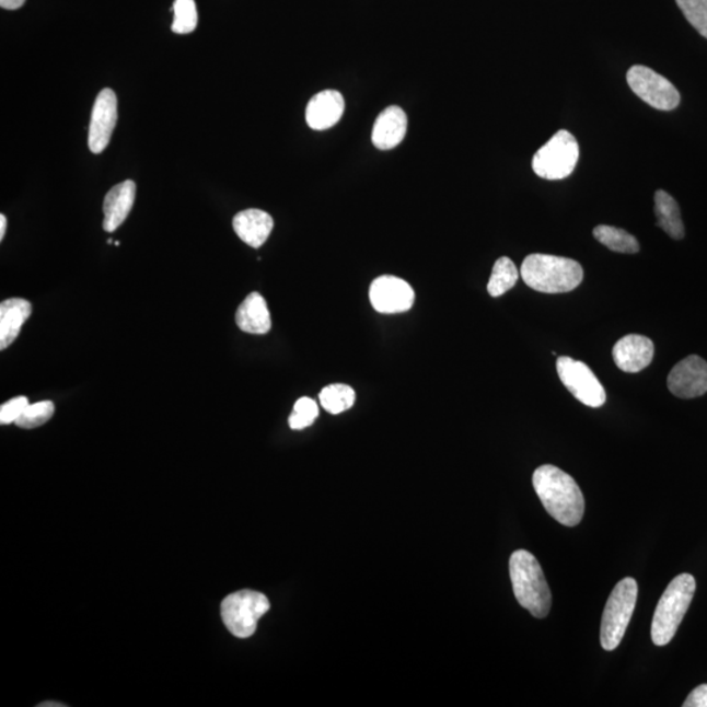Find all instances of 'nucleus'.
Here are the masks:
<instances>
[{
  "label": "nucleus",
  "mask_w": 707,
  "mask_h": 707,
  "mask_svg": "<svg viewBox=\"0 0 707 707\" xmlns=\"http://www.w3.org/2000/svg\"><path fill=\"white\" fill-rule=\"evenodd\" d=\"M532 482L545 510L558 523L576 526L582 522L584 497L576 479L555 465H543L533 473Z\"/></svg>",
  "instance_id": "obj_1"
},
{
  "label": "nucleus",
  "mask_w": 707,
  "mask_h": 707,
  "mask_svg": "<svg viewBox=\"0 0 707 707\" xmlns=\"http://www.w3.org/2000/svg\"><path fill=\"white\" fill-rule=\"evenodd\" d=\"M520 276L532 290L564 293L576 290L584 275L576 259L535 253L524 259Z\"/></svg>",
  "instance_id": "obj_2"
},
{
  "label": "nucleus",
  "mask_w": 707,
  "mask_h": 707,
  "mask_svg": "<svg viewBox=\"0 0 707 707\" xmlns=\"http://www.w3.org/2000/svg\"><path fill=\"white\" fill-rule=\"evenodd\" d=\"M510 577L519 604L536 618L548 616L552 593L536 557L526 550L513 552L510 558Z\"/></svg>",
  "instance_id": "obj_3"
},
{
  "label": "nucleus",
  "mask_w": 707,
  "mask_h": 707,
  "mask_svg": "<svg viewBox=\"0 0 707 707\" xmlns=\"http://www.w3.org/2000/svg\"><path fill=\"white\" fill-rule=\"evenodd\" d=\"M696 592V579L691 573H680L667 587L652 618L651 638L657 646L669 645L675 637L685 613Z\"/></svg>",
  "instance_id": "obj_4"
},
{
  "label": "nucleus",
  "mask_w": 707,
  "mask_h": 707,
  "mask_svg": "<svg viewBox=\"0 0 707 707\" xmlns=\"http://www.w3.org/2000/svg\"><path fill=\"white\" fill-rule=\"evenodd\" d=\"M638 584L636 579L625 578L613 589L602 619L600 642L606 651L616 650L630 624L636 610Z\"/></svg>",
  "instance_id": "obj_5"
},
{
  "label": "nucleus",
  "mask_w": 707,
  "mask_h": 707,
  "mask_svg": "<svg viewBox=\"0 0 707 707\" xmlns=\"http://www.w3.org/2000/svg\"><path fill=\"white\" fill-rule=\"evenodd\" d=\"M270 610L269 599L262 592L243 590L223 600L222 619L225 628L237 638L255 635L259 618Z\"/></svg>",
  "instance_id": "obj_6"
},
{
  "label": "nucleus",
  "mask_w": 707,
  "mask_h": 707,
  "mask_svg": "<svg viewBox=\"0 0 707 707\" xmlns=\"http://www.w3.org/2000/svg\"><path fill=\"white\" fill-rule=\"evenodd\" d=\"M579 146L576 137L567 130H559L549 142L540 149L532 159V169L538 177L564 179L576 170Z\"/></svg>",
  "instance_id": "obj_7"
},
{
  "label": "nucleus",
  "mask_w": 707,
  "mask_h": 707,
  "mask_svg": "<svg viewBox=\"0 0 707 707\" xmlns=\"http://www.w3.org/2000/svg\"><path fill=\"white\" fill-rule=\"evenodd\" d=\"M626 80L640 100L658 111H673L682 100L676 86L669 79L646 66H631L626 73Z\"/></svg>",
  "instance_id": "obj_8"
},
{
  "label": "nucleus",
  "mask_w": 707,
  "mask_h": 707,
  "mask_svg": "<svg viewBox=\"0 0 707 707\" xmlns=\"http://www.w3.org/2000/svg\"><path fill=\"white\" fill-rule=\"evenodd\" d=\"M557 372L567 391L578 402L590 406V408H600L605 404L606 393L604 386L586 363L570 357H559L557 359Z\"/></svg>",
  "instance_id": "obj_9"
},
{
  "label": "nucleus",
  "mask_w": 707,
  "mask_h": 707,
  "mask_svg": "<svg viewBox=\"0 0 707 707\" xmlns=\"http://www.w3.org/2000/svg\"><path fill=\"white\" fill-rule=\"evenodd\" d=\"M370 300L378 312L391 315L409 311L415 304L416 292L404 279L383 276L371 283Z\"/></svg>",
  "instance_id": "obj_10"
},
{
  "label": "nucleus",
  "mask_w": 707,
  "mask_h": 707,
  "mask_svg": "<svg viewBox=\"0 0 707 707\" xmlns=\"http://www.w3.org/2000/svg\"><path fill=\"white\" fill-rule=\"evenodd\" d=\"M118 118L117 96L111 89L98 93L92 108L89 147L93 153H102L111 142Z\"/></svg>",
  "instance_id": "obj_11"
},
{
  "label": "nucleus",
  "mask_w": 707,
  "mask_h": 707,
  "mask_svg": "<svg viewBox=\"0 0 707 707\" xmlns=\"http://www.w3.org/2000/svg\"><path fill=\"white\" fill-rule=\"evenodd\" d=\"M667 385L673 396L696 398L707 392V362L698 356H689L679 362L670 372Z\"/></svg>",
  "instance_id": "obj_12"
},
{
  "label": "nucleus",
  "mask_w": 707,
  "mask_h": 707,
  "mask_svg": "<svg viewBox=\"0 0 707 707\" xmlns=\"http://www.w3.org/2000/svg\"><path fill=\"white\" fill-rule=\"evenodd\" d=\"M653 350L656 349L649 337L629 335L617 341L612 354L619 370L637 373L650 366Z\"/></svg>",
  "instance_id": "obj_13"
},
{
  "label": "nucleus",
  "mask_w": 707,
  "mask_h": 707,
  "mask_svg": "<svg viewBox=\"0 0 707 707\" xmlns=\"http://www.w3.org/2000/svg\"><path fill=\"white\" fill-rule=\"evenodd\" d=\"M345 100L338 91L317 93L306 105L305 119L310 128L323 131L333 128L344 116Z\"/></svg>",
  "instance_id": "obj_14"
},
{
  "label": "nucleus",
  "mask_w": 707,
  "mask_h": 707,
  "mask_svg": "<svg viewBox=\"0 0 707 707\" xmlns=\"http://www.w3.org/2000/svg\"><path fill=\"white\" fill-rule=\"evenodd\" d=\"M408 117L399 106L393 105L380 113L372 129V143L376 149L389 151L395 149L406 136Z\"/></svg>",
  "instance_id": "obj_15"
},
{
  "label": "nucleus",
  "mask_w": 707,
  "mask_h": 707,
  "mask_svg": "<svg viewBox=\"0 0 707 707\" xmlns=\"http://www.w3.org/2000/svg\"><path fill=\"white\" fill-rule=\"evenodd\" d=\"M137 185L131 179L113 186L104 199V222L103 229L106 232H115L121 225L135 206Z\"/></svg>",
  "instance_id": "obj_16"
},
{
  "label": "nucleus",
  "mask_w": 707,
  "mask_h": 707,
  "mask_svg": "<svg viewBox=\"0 0 707 707\" xmlns=\"http://www.w3.org/2000/svg\"><path fill=\"white\" fill-rule=\"evenodd\" d=\"M233 231L252 248H259L269 239L275 220L268 212L258 209L244 210L233 218Z\"/></svg>",
  "instance_id": "obj_17"
},
{
  "label": "nucleus",
  "mask_w": 707,
  "mask_h": 707,
  "mask_svg": "<svg viewBox=\"0 0 707 707\" xmlns=\"http://www.w3.org/2000/svg\"><path fill=\"white\" fill-rule=\"evenodd\" d=\"M31 315L28 300L13 298L0 304V349L5 350L15 341Z\"/></svg>",
  "instance_id": "obj_18"
},
{
  "label": "nucleus",
  "mask_w": 707,
  "mask_h": 707,
  "mask_svg": "<svg viewBox=\"0 0 707 707\" xmlns=\"http://www.w3.org/2000/svg\"><path fill=\"white\" fill-rule=\"evenodd\" d=\"M236 324L250 335H266L271 329L268 304L258 292H252L236 311Z\"/></svg>",
  "instance_id": "obj_19"
},
{
  "label": "nucleus",
  "mask_w": 707,
  "mask_h": 707,
  "mask_svg": "<svg viewBox=\"0 0 707 707\" xmlns=\"http://www.w3.org/2000/svg\"><path fill=\"white\" fill-rule=\"evenodd\" d=\"M656 217L657 224L667 235L675 240H682L685 235L682 212L675 198L664 190L656 193Z\"/></svg>",
  "instance_id": "obj_20"
},
{
  "label": "nucleus",
  "mask_w": 707,
  "mask_h": 707,
  "mask_svg": "<svg viewBox=\"0 0 707 707\" xmlns=\"http://www.w3.org/2000/svg\"><path fill=\"white\" fill-rule=\"evenodd\" d=\"M593 236L612 252L629 253V255L639 252L638 240L628 231L616 227L598 225L593 229Z\"/></svg>",
  "instance_id": "obj_21"
},
{
  "label": "nucleus",
  "mask_w": 707,
  "mask_h": 707,
  "mask_svg": "<svg viewBox=\"0 0 707 707\" xmlns=\"http://www.w3.org/2000/svg\"><path fill=\"white\" fill-rule=\"evenodd\" d=\"M518 279L519 270L515 264L509 257L498 258L488 283L489 295L492 298L502 297L517 285Z\"/></svg>",
  "instance_id": "obj_22"
},
{
  "label": "nucleus",
  "mask_w": 707,
  "mask_h": 707,
  "mask_svg": "<svg viewBox=\"0 0 707 707\" xmlns=\"http://www.w3.org/2000/svg\"><path fill=\"white\" fill-rule=\"evenodd\" d=\"M318 397L326 412L331 415H339L352 408L356 403V391L346 384H332L325 386Z\"/></svg>",
  "instance_id": "obj_23"
},
{
  "label": "nucleus",
  "mask_w": 707,
  "mask_h": 707,
  "mask_svg": "<svg viewBox=\"0 0 707 707\" xmlns=\"http://www.w3.org/2000/svg\"><path fill=\"white\" fill-rule=\"evenodd\" d=\"M173 11L172 32L177 35H189L195 32L198 24V13L195 0H175L171 9Z\"/></svg>",
  "instance_id": "obj_24"
},
{
  "label": "nucleus",
  "mask_w": 707,
  "mask_h": 707,
  "mask_svg": "<svg viewBox=\"0 0 707 707\" xmlns=\"http://www.w3.org/2000/svg\"><path fill=\"white\" fill-rule=\"evenodd\" d=\"M56 406L51 402L30 404L15 422L20 429L31 430L49 422L55 415Z\"/></svg>",
  "instance_id": "obj_25"
},
{
  "label": "nucleus",
  "mask_w": 707,
  "mask_h": 707,
  "mask_svg": "<svg viewBox=\"0 0 707 707\" xmlns=\"http://www.w3.org/2000/svg\"><path fill=\"white\" fill-rule=\"evenodd\" d=\"M676 3L693 28L707 38V0H676Z\"/></svg>",
  "instance_id": "obj_26"
},
{
  "label": "nucleus",
  "mask_w": 707,
  "mask_h": 707,
  "mask_svg": "<svg viewBox=\"0 0 707 707\" xmlns=\"http://www.w3.org/2000/svg\"><path fill=\"white\" fill-rule=\"evenodd\" d=\"M318 417V406L310 397L299 398L293 406L292 415L289 418V425L292 430H303L305 427L313 425Z\"/></svg>",
  "instance_id": "obj_27"
},
{
  "label": "nucleus",
  "mask_w": 707,
  "mask_h": 707,
  "mask_svg": "<svg viewBox=\"0 0 707 707\" xmlns=\"http://www.w3.org/2000/svg\"><path fill=\"white\" fill-rule=\"evenodd\" d=\"M28 398L24 396L10 399V402H7L0 408V424H15L24 410L28 408Z\"/></svg>",
  "instance_id": "obj_28"
},
{
  "label": "nucleus",
  "mask_w": 707,
  "mask_h": 707,
  "mask_svg": "<svg viewBox=\"0 0 707 707\" xmlns=\"http://www.w3.org/2000/svg\"><path fill=\"white\" fill-rule=\"evenodd\" d=\"M684 707H707V684L699 685L698 688L693 691L686 702L683 704Z\"/></svg>",
  "instance_id": "obj_29"
},
{
  "label": "nucleus",
  "mask_w": 707,
  "mask_h": 707,
  "mask_svg": "<svg viewBox=\"0 0 707 707\" xmlns=\"http://www.w3.org/2000/svg\"><path fill=\"white\" fill-rule=\"evenodd\" d=\"M25 0H0V7L4 10H19L20 7H23Z\"/></svg>",
  "instance_id": "obj_30"
},
{
  "label": "nucleus",
  "mask_w": 707,
  "mask_h": 707,
  "mask_svg": "<svg viewBox=\"0 0 707 707\" xmlns=\"http://www.w3.org/2000/svg\"><path fill=\"white\" fill-rule=\"evenodd\" d=\"M5 230H7V218L5 216H0V242L4 239L5 235Z\"/></svg>",
  "instance_id": "obj_31"
},
{
  "label": "nucleus",
  "mask_w": 707,
  "mask_h": 707,
  "mask_svg": "<svg viewBox=\"0 0 707 707\" xmlns=\"http://www.w3.org/2000/svg\"><path fill=\"white\" fill-rule=\"evenodd\" d=\"M51 706L65 707L66 705H62V704H59V703H45V704L39 705V707H51Z\"/></svg>",
  "instance_id": "obj_32"
}]
</instances>
